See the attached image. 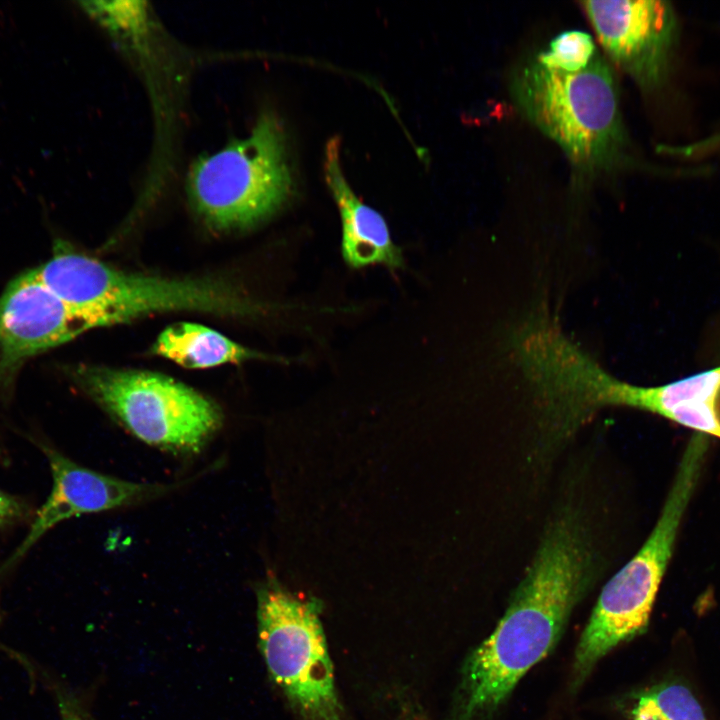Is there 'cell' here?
Instances as JSON below:
<instances>
[{"label":"cell","instance_id":"cell-1","mask_svg":"<svg viewBox=\"0 0 720 720\" xmlns=\"http://www.w3.org/2000/svg\"><path fill=\"white\" fill-rule=\"evenodd\" d=\"M595 552L578 512H561L550 522L497 627L464 664L453 720L494 711L552 650L594 581Z\"/></svg>","mask_w":720,"mask_h":720},{"label":"cell","instance_id":"cell-2","mask_svg":"<svg viewBox=\"0 0 720 720\" xmlns=\"http://www.w3.org/2000/svg\"><path fill=\"white\" fill-rule=\"evenodd\" d=\"M510 90L521 115L557 144L577 171L598 175L631 162L617 82L599 52L573 72L533 57L515 72Z\"/></svg>","mask_w":720,"mask_h":720},{"label":"cell","instance_id":"cell-3","mask_svg":"<svg viewBox=\"0 0 720 720\" xmlns=\"http://www.w3.org/2000/svg\"><path fill=\"white\" fill-rule=\"evenodd\" d=\"M52 256L33 268L38 279L96 328L155 313L192 310L249 315L259 306L224 282L169 279L125 272L56 241Z\"/></svg>","mask_w":720,"mask_h":720},{"label":"cell","instance_id":"cell-4","mask_svg":"<svg viewBox=\"0 0 720 720\" xmlns=\"http://www.w3.org/2000/svg\"><path fill=\"white\" fill-rule=\"evenodd\" d=\"M707 445L700 436L690 439L651 534L603 587L576 648L577 680L583 679L613 648L646 630Z\"/></svg>","mask_w":720,"mask_h":720},{"label":"cell","instance_id":"cell-5","mask_svg":"<svg viewBox=\"0 0 720 720\" xmlns=\"http://www.w3.org/2000/svg\"><path fill=\"white\" fill-rule=\"evenodd\" d=\"M279 120L262 113L245 139L197 160L187 178L198 215L219 230L245 229L275 213L292 192Z\"/></svg>","mask_w":720,"mask_h":720},{"label":"cell","instance_id":"cell-6","mask_svg":"<svg viewBox=\"0 0 720 720\" xmlns=\"http://www.w3.org/2000/svg\"><path fill=\"white\" fill-rule=\"evenodd\" d=\"M69 375L130 433L161 449L197 452L222 423L213 401L161 374L78 365Z\"/></svg>","mask_w":720,"mask_h":720},{"label":"cell","instance_id":"cell-7","mask_svg":"<svg viewBox=\"0 0 720 720\" xmlns=\"http://www.w3.org/2000/svg\"><path fill=\"white\" fill-rule=\"evenodd\" d=\"M257 607L260 650L293 710L303 720H343L318 603L270 581Z\"/></svg>","mask_w":720,"mask_h":720},{"label":"cell","instance_id":"cell-8","mask_svg":"<svg viewBox=\"0 0 720 720\" xmlns=\"http://www.w3.org/2000/svg\"><path fill=\"white\" fill-rule=\"evenodd\" d=\"M603 50L643 92L670 79L679 41V22L664 0L580 1Z\"/></svg>","mask_w":720,"mask_h":720},{"label":"cell","instance_id":"cell-9","mask_svg":"<svg viewBox=\"0 0 720 720\" xmlns=\"http://www.w3.org/2000/svg\"><path fill=\"white\" fill-rule=\"evenodd\" d=\"M96 328L49 290L34 269L19 274L0 296V393L14 387L31 358Z\"/></svg>","mask_w":720,"mask_h":720},{"label":"cell","instance_id":"cell-10","mask_svg":"<svg viewBox=\"0 0 720 720\" xmlns=\"http://www.w3.org/2000/svg\"><path fill=\"white\" fill-rule=\"evenodd\" d=\"M38 446L49 462L52 489L25 539L1 570L14 565L48 530L64 520L134 504L162 490L101 474L75 463L50 445L39 442Z\"/></svg>","mask_w":720,"mask_h":720},{"label":"cell","instance_id":"cell-11","mask_svg":"<svg viewBox=\"0 0 720 720\" xmlns=\"http://www.w3.org/2000/svg\"><path fill=\"white\" fill-rule=\"evenodd\" d=\"M720 387V367L656 387L622 381L607 372L591 356L570 367L566 389L574 409L584 418L606 406L644 410L668 419L682 405L714 401Z\"/></svg>","mask_w":720,"mask_h":720},{"label":"cell","instance_id":"cell-12","mask_svg":"<svg viewBox=\"0 0 720 720\" xmlns=\"http://www.w3.org/2000/svg\"><path fill=\"white\" fill-rule=\"evenodd\" d=\"M324 175L340 212L345 262L352 268L372 264L391 269L403 266L401 249L392 241L385 219L366 205L347 182L341 168L338 137L331 138L326 145Z\"/></svg>","mask_w":720,"mask_h":720},{"label":"cell","instance_id":"cell-13","mask_svg":"<svg viewBox=\"0 0 720 720\" xmlns=\"http://www.w3.org/2000/svg\"><path fill=\"white\" fill-rule=\"evenodd\" d=\"M152 351L191 369L266 358L265 355L230 340L218 331L188 322L176 323L163 330Z\"/></svg>","mask_w":720,"mask_h":720},{"label":"cell","instance_id":"cell-14","mask_svg":"<svg viewBox=\"0 0 720 720\" xmlns=\"http://www.w3.org/2000/svg\"><path fill=\"white\" fill-rule=\"evenodd\" d=\"M631 715L632 720H707L692 691L678 682L661 683L641 692Z\"/></svg>","mask_w":720,"mask_h":720},{"label":"cell","instance_id":"cell-15","mask_svg":"<svg viewBox=\"0 0 720 720\" xmlns=\"http://www.w3.org/2000/svg\"><path fill=\"white\" fill-rule=\"evenodd\" d=\"M597 53L590 34L568 30L556 35L534 59L546 67L573 72L586 67Z\"/></svg>","mask_w":720,"mask_h":720},{"label":"cell","instance_id":"cell-16","mask_svg":"<svg viewBox=\"0 0 720 720\" xmlns=\"http://www.w3.org/2000/svg\"><path fill=\"white\" fill-rule=\"evenodd\" d=\"M84 9L114 30H137L146 19L142 2H83Z\"/></svg>","mask_w":720,"mask_h":720},{"label":"cell","instance_id":"cell-17","mask_svg":"<svg viewBox=\"0 0 720 720\" xmlns=\"http://www.w3.org/2000/svg\"><path fill=\"white\" fill-rule=\"evenodd\" d=\"M61 720H93L79 700L63 687L55 688Z\"/></svg>","mask_w":720,"mask_h":720},{"label":"cell","instance_id":"cell-18","mask_svg":"<svg viewBox=\"0 0 720 720\" xmlns=\"http://www.w3.org/2000/svg\"><path fill=\"white\" fill-rule=\"evenodd\" d=\"M28 506L20 499L0 490V527L27 517Z\"/></svg>","mask_w":720,"mask_h":720},{"label":"cell","instance_id":"cell-19","mask_svg":"<svg viewBox=\"0 0 720 720\" xmlns=\"http://www.w3.org/2000/svg\"><path fill=\"white\" fill-rule=\"evenodd\" d=\"M714 407H715L717 419L720 423V387H719V389L716 393L715 399H714Z\"/></svg>","mask_w":720,"mask_h":720}]
</instances>
